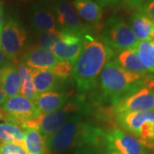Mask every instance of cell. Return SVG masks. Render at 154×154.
I'll use <instances>...</instances> for the list:
<instances>
[{"instance_id": "obj_5", "label": "cell", "mask_w": 154, "mask_h": 154, "mask_svg": "<svg viewBox=\"0 0 154 154\" xmlns=\"http://www.w3.org/2000/svg\"><path fill=\"white\" fill-rule=\"evenodd\" d=\"M27 38V31L22 22L16 17H8L0 31V46L6 58L12 63L21 59Z\"/></svg>"}, {"instance_id": "obj_8", "label": "cell", "mask_w": 154, "mask_h": 154, "mask_svg": "<svg viewBox=\"0 0 154 154\" xmlns=\"http://www.w3.org/2000/svg\"><path fill=\"white\" fill-rule=\"evenodd\" d=\"M3 120L12 122L22 128V125L40 115L34 102L22 95H16L6 99L3 105Z\"/></svg>"}, {"instance_id": "obj_13", "label": "cell", "mask_w": 154, "mask_h": 154, "mask_svg": "<svg viewBox=\"0 0 154 154\" xmlns=\"http://www.w3.org/2000/svg\"><path fill=\"white\" fill-rule=\"evenodd\" d=\"M22 62L31 69L42 70L51 69L58 59L50 50L40 49L32 46L28 49L21 57Z\"/></svg>"}, {"instance_id": "obj_27", "label": "cell", "mask_w": 154, "mask_h": 154, "mask_svg": "<svg viewBox=\"0 0 154 154\" xmlns=\"http://www.w3.org/2000/svg\"><path fill=\"white\" fill-rule=\"evenodd\" d=\"M0 154H28L24 146L18 144L3 143L0 145Z\"/></svg>"}, {"instance_id": "obj_18", "label": "cell", "mask_w": 154, "mask_h": 154, "mask_svg": "<svg viewBox=\"0 0 154 154\" xmlns=\"http://www.w3.org/2000/svg\"><path fill=\"white\" fill-rule=\"evenodd\" d=\"M34 90L37 94L55 92L60 87V82L51 69H32Z\"/></svg>"}, {"instance_id": "obj_14", "label": "cell", "mask_w": 154, "mask_h": 154, "mask_svg": "<svg viewBox=\"0 0 154 154\" xmlns=\"http://www.w3.org/2000/svg\"><path fill=\"white\" fill-rule=\"evenodd\" d=\"M0 87L6 98L21 93V80L14 63H5L0 69Z\"/></svg>"}, {"instance_id": "obj_1", "label": "cell", "mask_w": 154, "mask_h": 154, "mask_svg": "<svg viewBox=\"0 0 154 154\" xmlns=\"http://www.w3.org/2000/svg\"><path fill=\"white\" fill-rule=\"evenodd\" d=\"M116 54L115 51L89 32L83 34L82 50L74 64L73 78L81 92L97 87L104 67Z\"/></svg>"}, {"instance_id": "obj_32", "label": "cell", "mask_w": 154, "mask_h": 154, "mask_svg": "<svg viewBox=\"0 0 154 154\" xmlns=\"http://www.w3.org/2000/svg\"><path fill=\"white\" fill-rule=\"evenodd\" d=\"M3 25H4V8L2 3L0 2V31Z\"/></svg>"}, {"instance_id": "obj_10", "label": "cell", "mask_w": 154, "mask_h": 154, "mask_svg": "<svg viewBox=\"0 0 154 154\" xmlns=\"http://www.w3.org/2000/svg\"><path fill=\"white\" fill-rule=\"evenodd\" d=\"M105 148L120 154H146L145 147L136 138L117 128L105 131Z\"/></svg>"}, {"instance_id": "obj_7", "label": "cell", "mask_w": 154, "mask_h": 154, "mask_svg": "<svg viewBox=\"0 0 154 154\" xmlns=\"http://www.w3.org/2000/svg\"><path fill=\"white\" fill-rule=\"evenodd\" d=\"M88 110V105L84 101L75 99L66 103L59 110L50 113H40L37 117L38 131L45 138L48 137L69 121L72 116L87 114Z\"/></svg>"}, {"instance_id": "obj_24", "label": "cell", "mask_w": 154, "mask_h": 154, "mask_svg": "<svg viewBox=\"0 0 154 154\" xmlns=\"http://www.w3.org/2000/svg\"><path fill=\"white\" fill-rule=\"evenodd\" d=\"M139 58L145 69L154 74V43L150 40L138 42L135 47Z\"/></svg>"}, {"instance_id": "obj_19", "label": "cell", "mask_w": 154, "mask_h": 154, "mask_svg": "<svg viewBox=\"0 0 154 154\" xmlns=\"http://www.w3.org/2000/svg\"><path fill=\"white\" fill-rule=\"evenodd\" d=\"M31 22L38 33L56 29V18L52 12L38 5L32 8Z\"/></svg>"}, {"instance_id": "obj_2", "label": "cell", "mask_w": 154, "mask_h": 154, "mask_svg": "<svg viewBox=\"0 0 154 154\" xmlns=\"http://www.w3.org/2000/svg\"><path fill=\"white\" fill-rule=\"evenodd\" d=\"M46 144L48 149L53 152H62L72 146L105 150V131L85 122L80 115H75L46 137Z\"/></svg>"}, {"instance_id": "obj_25", "label": "cell", "mask_w": 154, "mask_h": 154, "mask_svg": "<svg viewBox=\"0 0 154 154\" xmlns=\"http://www.w3.org/2000/svg\"><path fill=\"white\" fill-rule=\"evenodd\" d=\"M61 32L58 30H51L45 32H38L37 34V42L34 46L40 49L50 50L51 47L59 40Z\"/></svg>"}, {"instance_id": "obj_11", "label": "cell", "mask_w": 154, "mask_h": 154, "mask_svg": "<svg viewBox=\"0 0 154 154\" xmlns=\"http://www.w3.org/2000/svg\"><path fill=\"white\" fill-rule=\"evenodd\" d=\"M59 40L53 45L50 51L58 60L68 61L74 65L83 46V34L60 31Z\"/></svg>"}, {"instance_id": "obj_26", "label": "cell", "mask_w": 154, "mask_h": 154, "mask_svg": "<svg viewBox=\"0 0 154 154\" xmlns=\"http://www.w3.org/2000/svg\"><path fill=\"white\" fill-rule=\"evenodd\" d=\"M74 65L68 61L58 60L54 67L51 69L53 75L60 81H65L73 74Z\"/></svg>"}, {"instance_id": "obj_31", "label": "cell", "mask_w": 154, "mask_h": 154, "mask_svg": "<svg viewBox=\"0 0 154 154\" xmlns=\"http://www.w3.org/2000/svg\"><path fill=\"white\" fill-rule=\"evenodd\" d=\"M75 154H99V151L90 146H81L78 147Z\"/></svg>"}, {"instance_id": "obj_30", "label": "cell", "mask_w": 154, "mask_h": 154, "mask_svg": "<svg viewBox=\"0 0 154 154\" xmlns=\"http://www.w3.org/2000/svg\"><path fill=\"white\" fill-rule=\"evenodd\" d=\"M97 3L101 7H110L116 6L120 4V0H92Z\"/></svg>"}, {"instance_id": "obj_4", "label": "cell", "mask_w": 154, "mask_h": 154, "mask_svg": "<svg viewBox=\"0 0 154 154\" xmlns=\"http://www.w3.org/2000/svg\"><path fill=\"white\" fill-rule=\"evenodd\" d=\"M117 124L144 147L154 148V110L116 115Z\"/></svg>"}, {"instance_id": "obj_21", "label": "cell", "mask_w": 154, "mask_h": 154, "mask_svg": "<svg viewBox=\"0 0 154 154\" xmlns=\"http://www.w3.org/2000/svg\"><path fill=\"white\" fill-rule=\"evenodd\" d=\"M17 66V70L21 80V94L22 96L32 101H35L37 98V93L34 90L32 76V69L26 66L21 59L14 63Z\"/></svg>"}, {"instance_id": "obj_36", "label": "cell", "mask_w": 154, "mask_h": 154, "mask_svg": "<svg viewBox=\"0 0 154 154\" xmlns=\"http://www.w3.org/2000/svg\"><path fill=\"white\" fill-rule=\"evenodd\" d=\"M148 40H150V41H152V42H153L154 43V30L153 32L152 33V34H151V36H150V38H149Z\"/></svg>"}, {"instance_id": "obj_9", "label": "cell", "mask_w": 154, "mask_h": 154, "mask_svg": "<svg viewBox=\"0 0 154 154\" xmlns=\"http://www.w3.org/2000/svg\"><path fill=\"white\" fill-rule=\"evenodd\" d=\"M116 115L154 110V88L145 87L112 107Z\"/></svg>"}, {"instance_id": "obj_15", "label": "cell", "mask_w": 154, "mask_h": 154, "mask_svg": "<svg viewBox=\"0 0 154 154\" xmlns=\"http://www.w3.org/2000/svg\"><path fill=\"white\" fill-rule=\"evenodd\" d=\"M73 6L79 17L88 24L99 26L103 17V8L92 0H74Z\"/></svg>"}, {"instance_id": "obj_6", "label": "cell", "mask_w": 154, "mask_h": 154, "mask_svg": "<svg viewBox=\"0 0 154 154\" xmlns=\"http://www.w3.org/2000/svg\"><path fill=\"white\" fill-rule=\"evenodd\" d=\"M101 40L115 51L134 49L138 44L129 25L122 17L117 16L106 20L102 28Z\"/></svg>"}, {"instance_id": "obj_20", "label": "cell", "mask_w": 154, "mask_h": 154, "mask_svg": "<svg viewBox=\"0 0 154 154\" xmlns=\"http://www.w3.org/2000/svg\"><path fill=\"white\" fill-rule=\"evenodd\" d=\"M115 60L122 68L128 71L137 73L142 76L149 78V72L142 65L135 48L122 51L116 55Z\"/></svg>"}, {"instance_id": "obj_37", "label": "cell", "mask_w": 154, "mask_h": 154, "mask_svg": "<svg viewBox=\"0 0 154 154\" xmlns=\"http://www.w3.org/2000/svg\"><path fill=\"white\" fill-rule=\"evenodd\" d=\"M3 117H4V110L2 108H0V120L3 119Z\"/></svg>"}, {"instance_id": "obj_33", "label": "cell", "mask_w": 154, "mask_h": 154, "mask_svg": "<svg viewBox=\"0 0 154 154\" xmlns=\"http://www.w3.org/2000/svg\"><path fill=\"white\" fill-rule=\"evenodd\" d=\"M5 56L4 54L3 51L1 49V46H0V69H1V67L5 63Z\"/></svg>"}, {"instance_id": "obj_16", "label": "cell", "mask_w": 154, "mask_h": 154, "mask_svg": "<svg viewBox=\"0 0 154 154\" xmlns=\"http://www.w3.org/2000/svg\"><path fill=\"white\" fill-rule=\"evenodd\" d=\"M68 102V95L63 92H47L39 94L34 101L40 113H50L59 110Z\"/></svg>"}, {"instance_id": "obj_3", "label": "cell", "mask_w": 154, "mask_h": 154, "mask_svg": "<svg viewBox=\"0 0 154 154\" xmlns=\"http://www.w3.org/2000/svg\"><path fill=\"white\" fill-rule=\"evenodd\" d=\"M99 81L101 98L113 106L149 85L147 77L124 69L115 59L110 60L104 67Z\"/></svg>"}, {"instance_id": "obj_22", "label": "cell", "mask_w": 154, "mask_h": 154, "mask_svg": "<svg viewBox=\"0 0 154 154\" xmlns=\"http://www.w3.org/2000/svg\"><path fill=\"white\" fill-rule=\"evenodd\" d=\"M24 147L28 154H49L46 138L35 129L26 130Z\"/></svg>"}, {"instance_id": "obj_23", "label": "cell", "mask_w": 154, "mask_h": 154, "mask_svg": "<svg viewBox=\"0 0 154 154\" xmlns=\"http://www.w3.org/2000/svg\"><path fill=\"white\" fill-rule=\"evenodd\" d=\"M26 130L19 125L9 122H0V140L4 143L24 146Z\"/></svg>"}, {"instance_id": "obj_29", "label": "cell", "mask_w": 154, "mask_h": 154, "mask_svg": "<svg viewBox=\"0 0 154 154\" xmlns=\"http://www.w3.org/2000/svg\"><path fill=\"white\" fill-rule=\"evenodd\" d=\"M139 11L154 22V0H146Z\"/></svg>"}, {"instance_id": "obj_12", "label": "cell", "mask_w": 154, "mask_h": 154, "mask_svg": "<svg viewBox=\"0 0 154 154\" xmlns=\"http://www.w3.org/2000/svg\"><path fill=\"white\" fill-rule=\"evenodd\" d=\"M57 22L61 31L84 34L89 32L88 26L83 24L71 3L67 0H59L54 7Z\"/></svg>"}, {"instance_id": "obj_17", "label": "cell", "mask_w": 154, "mask_h": 154, "mask_svg": "<svg viewBox=\"0 0 154 154\" xmlns=\"http://www.w3.org/2000/svg\"><path fill=\"white\" fill-rule=\"evenodd\" d=\"M129 27L138 42L148 40L154 30V22L142 12L137 11L133 13L129 19Z\"/></svg>"}, {"instance_id": "obj_35", "label": "cell", "mask_w": 154, "mask_h": 154, "mask_svg": "<svg viewBox=\"0 0 154 154\" xmlns=\"http://www.w3.org/2000/svg\"><path fill=\"white\" fill-rule=\"evenodd\" d=\"M105 154H120V153H119V152H116V151H114V150H112V149L105 148Z\"/></svg>"}, {"instance_id": "obj_28", "label": "cell", "mask_w": 154, "mask_h": 154, "mask_svg": "<svg viewBox=\"0 0 154 154\" xmlns=\"http://www.w3.org/2000/svg\"><path fill=\"white\" fill-rule=\"evenodd\" d=\"M146 0H120L122 6L127 11L140 10Z\"/></svg>"}, {"instance_id": "obj_34", "label": "cell", "mask_w": 154, "mask_h": 154, "mask_svg": "<svg viewBox=\"0 0 154 154\" xmlns=\"http://www.w3.org/2000/svg\"><path fill=\"white\" fill-rule=\"evenodd\" d=\"M6 99H7V98H6V96L5 95V94H4L2 88L0 87V106L4 105V103L5 102Z\"/></svg>"}]
</instances>
